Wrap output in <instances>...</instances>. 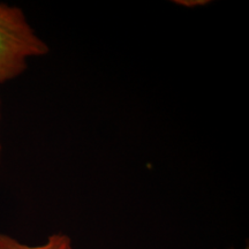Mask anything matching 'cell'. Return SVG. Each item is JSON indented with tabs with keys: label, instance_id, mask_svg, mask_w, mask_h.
Segmentation results:
<instances>
[{
	"label": "cell",
	"instance_id": "cell-1",
	"mask_svg": "<svg viewBox=\"0 0 249 249\" xmlns=\"http://www.w3.org/2000/svg\"><path fill=\"white\" fill-rule=\"evenodd\" d=\"M49 51L22 9L0 2V85L23 74L30 58L42 57Z\"/></svg>",
	"mask_w": 249,
	"mask_h": 249
},
{
	"label": "cell",
	"instance_id": "cell-2",
	"mask_svg": "<svg viewBox=\"0 0 249 249\" xmlns=\"http://www.w3.org/2000/svg\"><path fill=\"white\" fill-rule=\"evenodd\" d=\"M0 249H74L71 239L64 233L50 235L44 244L27 245L20 242L13 236L0 233Z\"/></svg>",
	"mask_w": 249,
	"mask_h": 249
},
{
	"label": "cell",
	"instance_id": "cell-3",
	"mask_svg": "<svg viewBox=\"0 0 249 249\" xmlns=\"http://www.w3.org/2000/svg\"><path fill=\"white\" fill-rule=\"evenodd\" d=\"M0 119H1V99H0ZM0 158H1V142H0Z\"/></svg>",
	"mask_w": 249,
	"mask_h": 249
},
{
	"label": "cell",
	"instance_id": "cell-4",
	"mask_svg": "<svg viewBox=\"0 0 249 249\" xmlns=\"http://www.w3.org/2000/svg\"><path fill=\"white\" fill-rule=\"evenodd\" d=\"M246 249H247V248H246Z\"/></svg>",
	"mask_w": 249,
	"mask_h": 249
}]
</instances>
